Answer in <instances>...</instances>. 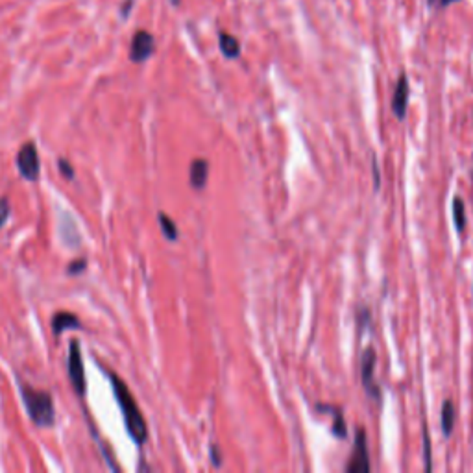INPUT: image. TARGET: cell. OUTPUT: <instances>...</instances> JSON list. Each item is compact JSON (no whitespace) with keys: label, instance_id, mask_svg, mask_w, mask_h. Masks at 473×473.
<instances>
[{"label":"cell","instance_id":"e0dca14e","mask_svg":"<svg viewBox=\"0 0 473 473\" xmlns=\"http://www.w3.org/2000/svg\"><path fill=\"white\" fill-rule=\"evenodd\" d=\"M8 216H10V205H8L6 200H0V227L4 226V222L8 221Z\"/></svg>","mask_w":473,"mask_h":473},{"label":"cell","instance_id":"8fae6325","mask_svg":"<svg viewBox=\"0 0 473 473\" xmlns=\"http://www.w3.org/2000/svg\"><path fill=\"white\" fill-rule=\"evenodd\" d=\"M455 419H457L455 405H453L451 399H447V401H444V407H442V433L446 436H449L453 433Z\"/></svg>","mask_w":473,"mask_h":473},{"label":"cell","instance_id":"6da1fadb","mask_svg":"<svg viewBox=\"0 0 473 473\" xmlns=\"http://www.w3.org/2000/svg\"><path fill=\"white\" fill-rule=\"evenodd\" d=\"M109 379H111V387H113L118 407L122 410L126 429H128L129 436H131L139 446H143L146 442V438H148V429H146V422L145 418H143V412H141L139 405H137V401H135V398L131 396V392H129L128 387L124 385V381L120 377L109 374Z\"/></svg>","mask_w":473,"mask_h":473},{"label":"cell","instance_id":"7a4b0ae2","mask_svg":"<svg viewBox=\"0 0 473 473\" xmlns=\"http://www.w3.org/2000/svg\"><path fill=\"white\" fill-rule=\"evenodd\" d=\"M21 394L22 401L26 405V410L30 414V418L38 427H50L54 425L56 419V410L54 403H52V398H50L49 392H43V390H35L30 385H21Z\"/></svg>","mask_w":473,"mask_h":473},{"label":"cell","instance_id":"3957f363","mask_svg":"<svg viewBox=\"0 0 473 473\" xmlns=\"http://www.w3.org/2000/svg\"><path fill=\"white\" fill-rule=\"evenodd\" d=\"M17 168L22 174V177H26L30 182L38 179L39 176V156L38 148L33 143H26L22 146L19 154H17Z\"/></svg>","mask_w":473,"mask_h":473},{"label":"cell","instance_id":"8992f818","mask_svg":"<svg viewBox=\"0 0 473 473\" xmlns=\"http://www.w3.org/2000/svg\"><path fill=\"white\" fill-rule=\"evenodd\" d=\"M156 50V41L152 38V33L141 30L131 39V47H129V59L135 63H143L150 58Z\"/></svg>","mask_w":473,"mask_h":473},{"label":"cell","instance_id":"44dd1931","mask_svg":"<svg viewBox=\"0 0 473 473\" xmlns=\"http://www.w3.org/2000/svg\"><path fill=\"white\" fill-rule=\"evenodd\" d=\"M374 176H376V189H379V168H377L376 161H374Z\"/></svg>","mask_w":473,"mask_h":473},{"label":"cell","instance_id":"cb8c5ba5","mask_svg":"<svg viewBox=\"0 0 473 473\" xmlns=\"http://www.w3.org/2000/svg\"><path fill=\"white\" fill-rule=\"evenodd\" d=\"M427 2H429L431 6H435V4H436V0H427Z\"/></svg>","mask_w":473,"mask_h":473},{"label":"cell","instance_id":"7c38bea8","mask_svg":"<svg viewBox=\"0 0 473 473\" xmlns=\"http://www.w3.org/2000/svg\"><path fill=\"white\" fill-rule=\"evenodd\" d=\"M218 45H221L222 54L226 56V58L235 59L241 56V45H239V41H236L233 35H230V33H221Z\"/></svg>","mask_w":473,"mask_h":473},{"label":"cell","instance_id":"ac0fdd59","mask_svg":"<svg viewBox=\"0 0 473 473\" xmlns=\"http://www.w3.org/2000/svg\"><path fill=\"white\" fill-rule=\"evenodd\" d=\"M59 168H61V173H63L67 177L74 176V170H72V168L67 165V161H65V159H61V161H59Z\"/></svg>","mask_w":473,"mask_h":473},{"label":"cell","instance_id":"30bf717a","mask_svg":"<svg viewBox=\"0 0 473 473\" xmlns=\"http://www.w3.org/2000/svg\"><path fill=\"white\" fill-rule=\"evenodd\" d=\"M80 328V320L74 316V314H69V312H59L52 318V329H54V335H61L65 329Z\"/></svg>","mask_w":473,"mask_h":473},{"label":"cell","instance_id":"ffe728a7","mask_svg":"<svg viewBox=\"0 0 473 473\" xmlns=\"http://www.w3.org/2000/svg\"><path fill=\"white\" fill-rule=\"evenodd\" d=\"M211 457H213V464H215V466H221V458H218L216 447H211Z\"/></svg>","mask_w":473,"mask_h":473},{"label":"cell","instance_id":"ba28073f","mask_svg":"<svg viewBox=\"0 0 473 473\" xmlns=\"http://www.w3.org/2000/svg\"><path fill=\"white\" fill-rule=\"evenodd\" d=\"M407 102H409V78L405 74L399 76L396 89L392 97V111L398 117V120H403L407 113Z\"/></svg>","mask_w":473,"mask_h":473},{"label":"cell","instance_id":"9a60e30c","mask_svg":"<svg viewBox=\"0 0 473 473\" xmlns=\"http://www.w3.org/2000/svg\"><path fill=\"white\" fill-rule=\"evenodd\" d=\"M424 458H425V470H431V440L429 431L424 429Z\"/></svg>","mask_w":473,"mask_h":473},{"label":"cell","instance_id":"d6986e66","mask_svg":"<svg viewBox=\"0 0 473 473\" xmlns=\"http://www.w3.org/2000/svg\"><path fill=\"white\" fill-rule=\"evenodd\" d=\"M83 264H86V261H78V263H72L70 264L69 272L72 274V272H81L83 270Z\"/></svg>","mask_w":473,"mask_h":473},{"label":"cell","instance_id":"52a82bcc","mask_svg":"<svg viewBox=\"0 0 473 473\" xmlns=\"http://www.w3.org/2000/svg\"><path fill=\"white\" fill-rule=\"evenodd\" d=\"M374 368H376V351L368 348L360 359V379L371 398H379V388L374 379Z\"/></svg>","mask_w":473,"mask_h":473},{"label":"cell","instance_id":"d4e9b609","mask_svg":"<svg viewBox=\"0 0 473 473\" xmlns=\"http://www.w3.org/2000/svg\"><path fill=\"white\" fill-rule=\"evenodd\" d=\"M173 2H174V4H177V2H179V0H173Z\"/></svg>","mask_w":473,"mask_h":473},{"label":"cell","instance_id":"5bb4252c","mask_svg":"<svg viewBox=\"0 0 473 473\" xmlns=\"http://www.w3.org/2000/svg\"><path fill=\"white\" fill-rule=\"evenodd\" d=\"M159 224H161L163 233H165V236H167L168 241H176V239H177V227H176V224H174V222L170 221L167 215L159 213Z\"/></svg>","mask_w":473,"mask_h":473},{"label":"cell","instance_id":"2e32d148","mask_svg":"<svg viewBox=\"0 0 473 473\" xmlns=\"http://www.w3.org/2000/svg\"><path fill=\"white\" fill-rule=\"evenodd\" d=\"M333 433L339 436V438H346V425H344V419H342V414L340 412L335 414Z\"/></svg>","mask_w":473,"mask_h":473},{"label":"cell","instance_id":"4fadbf2b","mask_svg":"<svg viewBox=\"0 0 473 473\" xmlns=\"http://www.w3.org/2000/svg\"><path fill=\"white\" fill-rule=\"evenodd\" d=\"M451 213H453V224H455V230H457L458 233H463L464 227H466V207H464L463 200L458 198V196L453 198Z\"/></svg>","mask_w":473,"mask_h":473},{"label":"cell","instance_id":"5b68a950","mask_svg":"<svg viewBox=\"0 0 473 473\" xmlns=\"http://www.w3.org/2000/svg\"><path fill=\"white\" fill-rule=\"evenodd\" d=\"M69 377L72 387L80 396L86 392V374H83V362H81V351L78 342H70L69 348Z\"/></svg>","mask_w":473,"mask_h":473},{"label":"cell","instance_id":"277c9868","mask_svg":"<svg viewBox=\"0 0 473 473\" xmlns=\"http://www.w3.org/2000/svg\"><path fill=\"white\" fill-rule=\"evenodd\" d=\"M346 472L350 473H366L370 472V460H368V446H366V431L362 427L355 433V449L351 455L350 464L346 466Z\"/></svg>","mask_w":473,"mask_h":473},{"label":"cell","instance_id":"7402d4cb","mask_svg":"<svg viewBox=\"0 0 473 473\" xmlns=\"http://www.w3.org/2000/svg\"><path fill=\"white\" fill-rule=\"evenodd\" d=\"M129 6H131V0H126V4H124V10H122V15L126 17L129 13Z\"/></svg>","mask_w":473,"mask_h":473},{"label":"cell","instance_id":"603a6c76","mask_svg":"<svg viewBox=\"0 0 473 473\" xmlns=\"http://www.w3.org/2000/svg\"><path fill=\"white\" fill-rule=\"evenodd\" d=\"M455 2H458V0H440V6L446 8V6H449V4H455Z\"/></svg>","mask_w":473,"mask_h":473},{"label":"cell","instance_id":"9c48e42d","mask_svg":"<svg viewBox=\"0 0 473 473\" xmlns=\"http://www.w3.org/2000/svg\"><path fill=\"white\" fill-rule=\"evenodd\" d=\"M189 174H191V185L200 191V189H204L205 183H207L209 165H207L205 159H194V161L191 163V170H189Z\"/></svg>","mask_w":473,"mask_h":473}]
</instances>
